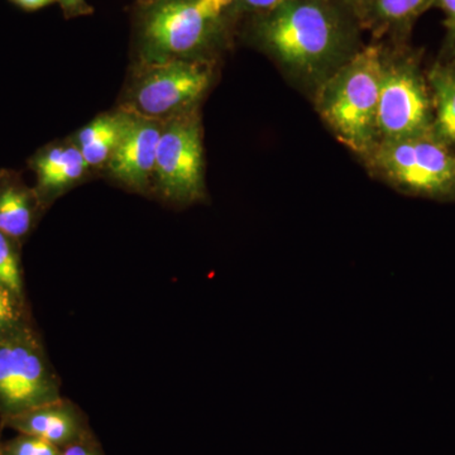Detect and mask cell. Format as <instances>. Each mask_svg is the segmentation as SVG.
Here are the masks:
<instances>
[{
    "label": "cell",
    "mask_w": 455,
    "mask_h": 455,
    "mask_svg": "<svg viewBox=\"0 0 455 455\" xmlns=\"http://www.w3.org/2000/svg\"><path fill=\"white\" fill-rule=\"evenodd\" d=\"M361 32L347 0H287L256 25L263 49L313 92L363 47Z\"/></svg>",
    "instance_id": "obj_1"
},
{
    "label": "cell",
    "mask_w": 455,
    "mask_h": 455,
    "mask_svg": "<svg viewBox=\"0 0 455 455\" xmlns=\"http://www.w3.org/2000/svg\"><path fill=\"white\" fill-rule=\"evenodd\" d=\"M385 44L362 47L314 90L320 118L335 137L363 160L379 145L377 112Z\"/></svg>",
    "instance_id": "obj_2"
},
{
    "label": "cell",
    "mask_w": 455,
    "mask_h": 455,
    "mask_svg": "<svg viewBox=\"0 0 455 455\" xmlns=\"http://www.w3.org/2000/svg\"><path fill=\"white\" fill-rule=\"evenodd\" d=\"M363 161L373 178L400 193L455 202V148L433 133L382 140Z\"/></svg>",
    "instance_id": "obj_3"
},
{
    "label": "cell",
    "mask_w": 455,
    "mask_h": 455,
    "mask_svg": "<svg viewBox=\"0 0 455 455\" xmlns=\"http://www.w3.org/2000/svg\"><path fill=\"white\" fill-rule=\"evenodd\" d=\"M434 108L420 57L405 44L385 46L379 88V142L433 133Z\"/></svg>",
    "instance_id": "obj_4"
},
{
    "label": "cell",
    "mask_w": 455,
    "mask_h": 455,
    "mask_svg": "<svg viewBox=\"0 0 455 455\" xmlns=\"http://www.w3.org/2000/svg\"><path fill=\"white\" fill-rule=\"evenodd\" d=\"M35 323L0 335V420L61 398Z\"/></svg>",
    "instance_id": "obj_5"
},
{
    "label": "cell",
    "mask_w": 455,
    "mask_h": 455,
    "mask_svg": "<svg viewBox=\"0 0 455 455\" xmlns=\"http://www.w3.org/2000/svg\"><path fill=\"white\" fill-rule=\"evenodd\" d=\"M235 0H163L146 20L145 36L158 55H187L202 49L223 26Z\"/></svg>",
    "instance_id": "obj_6"
},
{
    "label": "cell",
    "mask_w": 455,
    "mask_h": 455,
    "mask_svg": "<svg viewBox=\"0 0 455 455\" xmlns=\"http://www.w3.org/2000/svg\"><path fill=\"white\" fill-rule=\"evenodd\" d=\"M155 173L160 190L172 202L185 204L203 199L202 130L196 116H184L163 131Z\"/></svg>",
    "instance_id": "obj_7"
},
{
    "label": "cell",
    "mask_w": 455,
    "mask_h": 455,
    "mask_svg": "<svg viewBox=\"0 0 455 455\" xmlns=\"http://www.w3.org/2000/svg\"><path fill=\"white\" fill-rule=\"evenodd\" d=\"M209 84L211 71L202 62L167 61L140 82L134 104L143 116H164L196 103Z\"/></svg>",
    "instance_id": "obj_8"
},
{
    "label": "cell",
    "mask_w": 455,
    "mask_h": 455,
    "mask_svg": "<svg viewBox=\"0 0 455 455\" xmlns=\"http://www.w3.org/2000/svg\"><path fill=\"white\" fill-rule=\"evenodd\" d=\"M0 427L37 436L60 449L68 447L92 433L82 409L64 397L22 414L2 419Z\"/></svg>",
    "instance_id": "obj_9"
},
{
    "label": "cell",
    "mask_w": 455,
    "mask_h": 455,
    "mask_svg": "<svg viewBox=\"0 0 455 455\" xmlns=\"http://www.w3.org/2000/svg\"><path fill=\"white\" fill-rule=\"evenodd\" d=\"M163 131L155 123L131 118L109 166L113 175L128 187L142 188L155 172L156 156Z\"/></svg>",
    "instance_id": "obj_10"
},
{
    "label": "cell",
    "mask_w": 455,
    "mask_h": 455,
    "mask_svg": "<svg viewBox=\"0 0 455 455\" xmlns=\"http://www.w3.org/2000/svg\"><path fill=\"white\" fill-rule=\"evenodd\" d=\"M362 31L373 40L390 38L392 44H405L416 20L435 0H347Z\"/></svg>",
    "instance_id": "obj_11"
},
{
    "label": "cell",
    "mask_w": 455,
    "mask_h": 455,
    "mask_svg": "<svg viewBox=\"0 0 455 455\" xmlns=\"http://www.w3.org/2000/svg\"><path fill=\"white\" fill-rule=\"evenodd\" d=\"M433 99V134L455 148V56L438 60L427 71Z\"/></svg>",
    "instance_id": "obj_12"
},
{
    "label": "cell",
    "mask_w": 455,
    "mask_h": 455,
    "mask_svg": "<svg viewBox=\"0 0 455 455\" xmlns=\"http://www.w3.org/2000/svg\"><path fill=\"white\" fill-rule=\"evenodd\" d=\"M36 196L13 180L0 182V232L20 243L31 232Z\"/></svg>",
    "instance_id": "obj_13"
},
{
    "label": "cell",
    "mask_w": 455,
    "mask_h": 455,
    "mask_svg": "<svg viewBox=\"0 0 455 455\" xmlns=\"http://www.w3.org/2000/svg\"><path fill=\"white\" fill-rule=\"evenodd\" d=\"M88 164L77 147H57L35 161L38 188L42 193L61 190L79 180Z\"/></svg>",
    "instance_id": "obj_14"
},
{
    "label": "cell",
    "mask_w": 455,
    "mask_h": 455,
    "mask_svg": "<svg viewBox=\"0 0 455 455\" xmlns=\"http://www.w3.org/2000/svg\"><path fill=\"white\" fill-rule=\"evenodd\" d=\"M130 116H99L79 134V148L88 166H98L112 157L127 130Z\"/></svg>",
    "instance_id": "obj_15"
},
{
    "label": "cell",
    "mask_w": 455,
    "mask_h": 455,
    "mask_svg": "<svg viewBox=\"0 0 455 455\" xmlns=\"http://www.w3.org/2000/svg\"><path fill=\"white\" fill-rule=\"evenodd\" d=\"M18 242L0 232V284L27 299Z\"/></svg>",
    "instance_id": "obj_16"
},
{
    "label": "cell",
    "mask_w": 455,
    "mask_h": 455,
    "mask_svg": "<svg viewBox=\"0 0 455 455\" xmlns=\"http://www.w3.org/2000/svg\"><path fill=\"white\" fill-rule=\"evenodd\" d=\"M33 323L27 299L0 284V335Z\"/></svg>",
    "instance_id": "obj_17"
},
{
    "label": "cell",
    "mask_w": 455,
    "mask_h": 455,
    "mask_svg": "<svg viewBox=\"0 0 455 455\" xmlns=\"http://www.w3.org/2000/svg\"><path fill=\"white\" fill-rule=\"evenodd\" d=\"M0 455H62V449L37 436L18 434L4 442L0 440Z\"/></svg>",
    "instance_id": "obj_18"
},
{
    "label": "cell",
    "mask_w": 455,
    "mask_h": 455,
    "mask_svg": "<svg viewBox=\"0 0 455 455\" xmlns=\"http://www.w3.org/2000/svg\"><path fill=\"white\" fill-rule=\"evenodd\" d=\"M433 7L444 14L445 40L443 56H455V0H435Z\"/></svg>",
    "instance_id": "obj_19"
},
{
    "label": "cell",
    "mask_w": 455,
    "mask_h": 455,
    "mask_svg": "<svg viewBox=\"0 0 455 455\" xmlns=\"http://www.w3.org/2000/svg\"><path fill=\"white\" fill-rule=\"evenodd\" d=\"M62 455H106L103 453L100 444L90 433L85 438L79 440V442L74 443V444L68 445L62 449Z\"/></svg>",
    "instance_id": "obj_20"
},
{
    "label": "cell",
    "mask_w": 455,
    "mask_h": 455,
    "mask_svg": "<svg viewBox=\"0 0 455 455\" xmlns=\"http://www.w3.org/2000/svg\"><path fill=\"white\" fill-rule=\"evenodd\" d=\"M287 0H235V7L244 9V11L252 12L257 16L268 13L274 11Z\"/></svg>",
    "instance_id": "obj_21"
},
{
    "label": "cell",
    "mask_w": 455,
    "mask_h": 455,
    "mask_svg": "<svg viewBox=\"0 0 455 455\" xmlns=\"http://www.w3.org/2000/svg\"><path fill=\"white\" fill-rule=\"evenodd\" d=\"M66 12L70 14L89 13L90 8L85 0H59Z\"/></svg>",
    "instance_id": "obj_22"
},
{
    "label": "cell",
    "mask_w": 455,
    "mask_h": 455,
    "mask_svg": "<svg viewBox=\"0 0 455 455\" xmlns=\"http://www.w3.org/2000/svg\"><path fill=\"white\" fill-rule=\"evenodd\" d=\"M17 7L25 9V11H38V9L47 7L51 3L56 0H11Z\"/></svg>",
    "instance_id": "obj_23"
}]
</instances>
